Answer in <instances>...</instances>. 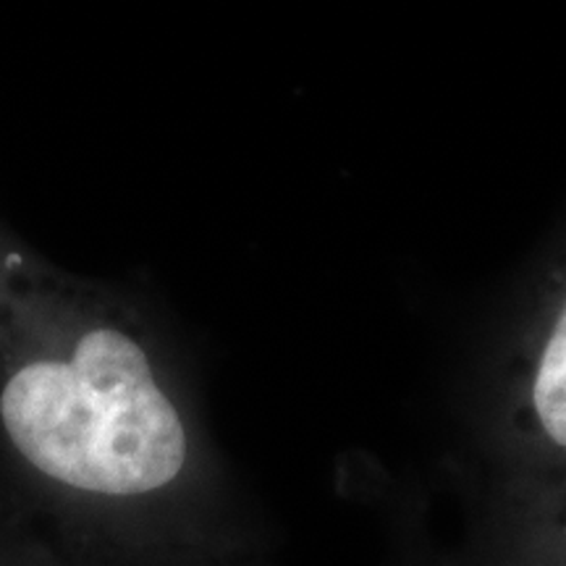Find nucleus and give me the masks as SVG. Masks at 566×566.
Instances as JSON below:
<instances>
[{
  "label": "nucleus",
  "instance_id": "nucleus-1",
  "mask_svg": "<svg viewBox=\"0 0 566 566\" xmlns=\"http://www.w3.org/2000/svg\"><path fill=\"white\" fill-rule=\"evenodd\" d=\"M6 433L34 470L97 495H147L189 459L179 409L150 354L113 325H95L66 357L17 370L0 394Z\"/></svg>",
  "mask_w": 566,
  "mask_h": 566
},
{
  "label": "nucleus",
  "instance_id": "nucleus-2",
  "mask_svg": "<svg viewBox=\"0 0 566 566\" xmlns=\"http://www.w3.org/2000/svg\"><path fill=\"white\" fill-rule=\"evenodd\" d=\"M506 407L525 499L566 488V254L522 331Z\"/></svg>",
  "mask_w": 566,
  "mask_h": 566
},
{
  "label": "nucleus",
  "instance_id": "nucleus-3",
  "mask_svg": "<svg viewBox=\"0 0 566 566\" xmlns=\"http://www.w3.org/2000/svg\"><path fill=\"white\" fill-rule=\"evenodd\" d=\"M525 566H566V488L525 499Z\"/></svg>",
  "mask_w": 566,
  "mask_h": 566
}]
</instances>
